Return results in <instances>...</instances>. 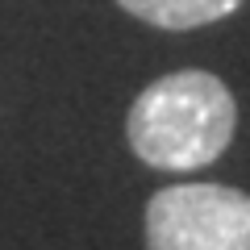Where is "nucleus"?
Returning a JSON list of instances; mask_svg holds the SVG:
<instances>
[{"mask_svg":"<svg viewBox=\"0 0 250 250\" xmlns=\"http://www.w3.org/2000/svg\"><path fill=\"white\" fill-rule=\"evenodd\" d=\"M238 129L233 92L208 71H171L138 92L125 117L129 150L159 171H200L225 154Z\"/></svg>","mask_w":250,"mask_h":250,"instance_id":"f257e3e1","label":"nucleus"},{"mask_svg":"<svg viewBox=\"0 0 250 250\" xmlns=\"http://www.w3.org/2000/svg\"><path fill=\"white\" fill-rule=\"evenodd\" d=\"M146 250H250V196L225 184H171L146 205Z\"/></svg>","mask_w":250,"mask_h":250,"instance_id":"f03ea898","label":"nucleus"},{"mask_svg":"<svg viewBox=\"0 0 250 250\" xmlns=\"http://www.w3.org/2000/svg\"><path fill=\"white\" fill-rule=\"evenodd\" d=\"M129 17L159 29H200L238 13L246 0H117Z\"/></svg>","mask_w":250,"mask_h":250,"instance_id":"7ed1b4c3","label":"nucleus"}]
</instances>
